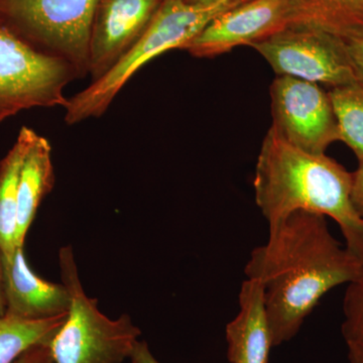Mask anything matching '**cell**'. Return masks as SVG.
<instances>
[{
  "instance_id": "5",
  "label": "cell",
  "mask_w": 363,
  "mask_h": 363,
  "mask_svg": "<svg viewBox=\"0 0 363 363\" xmlns=\"http://www.w3.org/2000/svg\"><path fill=\"white\" fill-rule=\"evenodd\" d=\"M99 0H0V21L38 51L88 75L91 26Z\"/></svg>"
},
{
  "instance_id": "6",
  "label": "cell",
  "mask_w": 363,
  "mask_h": 363,
  "mask_svg": "<svg viewBox=\"0 0 363 363\" xmlns=\"http://www.w3.org/2000/svg\"><path fill=\"white\" fill-rule=\"evenodd\" d=\"M77 78L70 64L38 51L0 21V123L28 109L65 108L64 92Z\"/></svg>"
},
{
  "instance_id": "16",
  "label": "cell",
  "mask_w": 363,
  "mask_h": 363,
  "mask_svg": "<svg viewBox=\"0 0 363 363\" xmlns=\"http://www.w3.org/2000/svg\"><path fill=\"white\" fill-rule=\"evenodd\" d=\"M300 23L336 35L363 26V0H296Z\"/></svg>"
},
{
  "instance_id": "12",
  "label": "cell",
  "mask_w": 363,
  "mask_h": 363,
  "mask_svg": "<svg viewBox=\"0 0 363 363\" xmlns=\"http://www.w3.org/2000/svg\"><path fill=\"white\" fill-rule=\"evenodd\" d=\"M230 363H269L272 347L262 286L247 279L241 285L240 312L226 326Z\"/></svg>"
},
{
  "instance_id": "11",
  "label": "cell",
  "mask_w": 363,
  "mask_h": 363,
  "mask_svg": "<svg viewBox=\"0 0 363 363\" xmlns=\"http://www.w3.org/2000/svg\"><path fill=\"white\" fill-rule=\"evenodd\" d=\"M4 262L6 316L45 320L67 314L71 295L67 286L40 278L28 266L25 247H16L13 259Z\"/></svg>"
},
{
  "instance_id": "13",
  "label": "cell",
  "mask_w": 363,
  "mask_h": 363,
  "mask_svg": "<svg viewBox=\"0 0 363 363\" xmlns=\"http://www.w3.org/2000/svg\"><path fill=\"white\" fill-rule=\"evenodd\" d=\"M55 182L51 143L35 131L23 161L18 184L16 247H25L26 235L38 210L45 196L52 192Z\"/></svg>"
},
{
  "instance_id": "14",
  "label": "cell",
  "mask_w": 363,
  "mask_h": 363,
  "mask_svg": "<svg viewBox=\"0 0 363 363\" xmlns=\"http://www.w3.org/2000/svg\"><path fill=\"white\" fill-rule=\"evenodd\" d=\"M35 130L23 126L6 156L0 161V250L11 262L16 252V215L21 172Z\"/></svg>"
},
{
  "instance_id": "21",
  "label": "cell",
  "mask_w": 363,
  "mask_h": 363,
  "mask_svg": "<svg viewBox=\"0 0 363 363\" xmlns=\"http://www.w3.org/2000/svg\"><path fill=\"white\" fill-rule=\"evenodd\" d=\"M14 363H56L47 344H39L25 351Z\"/></svg>"
},
{
  "instance_id": "9",
  "label": "cell",
  "mask_w": 363,
  "mask_h": 363,
  "mask_svg": "<svg viewBox=\"0 0 363 363\" xmlns=\"http://www.w3.org/2000/svg\"><path fill=\"white\" fill-rule=\"evenodd\" d=\"M298 23L296 0H248L217 16L185 50L198 58H212L240 45L252 47Z\"/></svg>"
},
{
  "instance_id": "17",
  "label": "cell",
  "mask_w": 363,
  "mask_h": 363,
  "mask_svg": "<svg viewBox=\"0 0 363 363\" xmlns=\"http://www.w3.org/2000/svg\"><path fill=\"white\" fill-rule=\"evenodd\" d=\"M329 96L337 119L341 142L358 160L363 159V86L360 83L332 88Z\"/></svg>"
},
{
  "instance_id": "24",
  "label": "cell",
  "mask_w": 363,
  "mask_h": 363,
  "mask_svg": "<svg viewBox=\"0 0 363 363\" xmlns=\"http://www.w3.org/2000/svg\"><path fill=\"white\" fill-rule=\"evenodd\" d=\"M6 295H4V262H2V253L0 250V318L6 316Z\"/></svg>"
},
{
  "instance_id": "4",
  "label": "cell",
  "mask_w": 363,
  "mask_h": 363,
  "mask_svg": "<svg viewBox=\"0 0 363 363\" xmlns=\"http://www.w3.org/2000/svg\"><path fill=\"white\" fill-rule=\"evenodd\" d=\"M59 264L62 283L72 301L65 323L49 343L55 362L124 363L130 359L142 335L130 315L113 320L100 312L97 298L85 294L70 245L60 250Z\"/></svg>"
},
{
  "instance_id": "10",
  "label": "cell",
  "mask_w": 363,
  "mask_h": 363,
  "mask_svg": "<svg viewBox=\"0 0 363 363\" xmlns=\"http://www.w3.org/2000/svg\"><path fill=\"white\" fill-rule=\"evenodd\" d=\"M162 0H99L89 44L93 81L104 77L133 49L156 14Z\"/></svg>"
},
{
  "instance_id": "2",
  "label": "cell",
  "mask_w": 363,
  "mask_h": 363,
  "mask_svg": "<svg viewBox=\"0 0 363 363\" xmlns=\"http://www.w3.org/2000/svg\"><path fill=\"white\" fill-rule=\"evenodd\" d=\"M352 175L326 155L298 149L269 128L255 167V202L269 226L297 211L330 217L363 264V218L351 201Z\"/></svg>"
},
{
  "instance_id": "25",
  "label": "cell",
  "mask_w": 363,
  "mask_h": 363,
  "mask_svg": "<svg viewBox=\"0 0 363 363\" xmlns=\"http://www.w3.org/2000/svg\"><path fill=\"white\" fill-rule=\"evenodd\" d=\"M185 1L192 4H204V6H208V4H215L225 1L240 4H243V2L248 1V0H185Z\"/></svg>"
},
{
  "instance_id": "19",
  "label": "cell",
  "mask_w": 363,
  "mask_h": 363,
  "mask_svg": "<svg viewBox=\"0 0 363 363\" xmlns=\"http://www.w3.org/2000/svg\"><path fill=\"white\" fill-rule=\"evenodd\" d=\"M338 35L344 40L358 83L363 86V26L351 28Z\"/></svg>"
},
{
  "instance_id": "1",
  "label": "cell",
  "mask_w": 363,
  "mask_h": 363,
  "mask_svg": "<svg viewBox=\"0 0 363 363\" xmlns=\"http://www.w3.org/2000/svg\"><path fill=\"white\" fill-rule=\"evenodd\" d=\"M269 228L267 242L252 250L245 272L262 286L277 347L297 335L329 291L354 281L363 264L332 235L322 215L294 212Z\"/></svg>"
},
{
  "instance_id": "7",
  "label": "cell",
  "mask_w": 363,
  "mask_h": 363,
  "mask_svg": "<svg viewBox=\"0 0 363 363\" xmlns=\"http://www.w3.org/2000/svg\"><path fill=\"white\" fill-rule=\"evenodd\" d=\"M252 48L278 76L331 88L358 82L342 38L318 26H289Z\"/></svg>"
},
{
  "instance_id": "22",
  "label": "cell",
  "mask_w": 363,
  "mask_h": 363,
  "mask_svg": "<svg viewBox=\"0 0 363 363\" xmlns=\"http://www.w3.org/2000/svg\"><path fill=\"white\" fill-rule=\"evenodd\" d=\"M130 363H161L150 352L149 345L145 341L138 340L130 355Z\"/></svg>"
},
{
  "instance_id": "15",
  "label": "cell",
  "mask_w": 363,
  "mask_h": 363,
  "mask_svg": "<svg viewBox=\"0 0 363 363\" xmlns=\"http://www.w3.org/2000/svg\"><path fill=\"white\" fill-rule=\"evenodd\" d=\"M67 314L45 320L0 318V363H14L28 348L47 344L65 323Z\"/></svg>"
},
{
  "instance_id": "18",
  "label": "cell",
  "mask_w": 363,
  "mask_h": 363,
  "mask_svg": "<svg viewBox=\"0 0 363 363\" xmlns=\"http://www.w3.org/2000/svg\"><path fill=\"white\" fill-rule=\"evenodd\" d=\"M343 314L341 332L346 344L363 341V269L354 281L348 284Z\"/></svg>"
},
{
  "instance_id": "8",
  "label": "cell",
  "mask_w": 363,
  "mask_h": 363,
  "mask_svg": "<svg viewBox=\"0 0 363 363\" xmlns=\"http://www.w3.org/2000/svg\"><path fill=\"white\" fill-rule=\"evenodd\" d=\"M271 97L272 128L295 147L322 155L340 140L330 96L319 84L278 76L271 86Z\"/></svg>"
},
{
  "instance_id": "23",
  "label": "cell",
  "mask_w": 363,
  "mask_h": 363,
  "mask_svg": "<svg viewBox=\"0 0 363 363\" xmlns=\"http://www.w3.org/2000/svg\"><path fill=\"white\" fill-rule=\"evenodd\" d=\"M347 348L350 363H363V341L347 343Z\"/></svg>"
},
{
  "instance_id": "20",
  "label": "cell",
  "mask_w": 363,
  "mask_h": 363,
  "mask_svg": "<svg viewBox=\"0 0 363 363\" xmlns=\"http://www.w3.org/2000/svg\"><path fill=\"white\" fill-rule=\"evenodd\" d=\"M351 201L357 213L363 218V159L358 160L357 171L351 173Z\"/></svg>"
},
{
  "instance_id": "3",
  "label": "cell",
  "mask_w": 363,
  "mask_h": 363,
  "mask_svg": "<svg viewBox=\"0 0 363 363\" xmlns=\"http://www.w3.org/2000/svg\"><path fill=\"white\" fill-rule=\"evenodd\" d=\"M238 6L234 2L192 4L185 0H162L142 38L108 73L69 98L65 123L74 125L104 116L117 94L136 72L174 49L185 50L217 16Z\"/></svg>"
}]
</instances>
